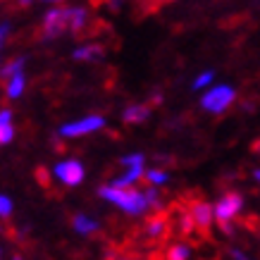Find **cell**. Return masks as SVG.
<instances>
[{
	"instance_id": "1",
	"label": "cell",
	"mask_w": 260,
	"mask_h": 260,
	"mask_svg": "<svg viewBox=\"0 0 260 260\" xmlns=\"http://www.w3.org/2000/svg\"><path fill=\"white\" fill-rule=\"evenodd\" d=\"M98 196L105 203L115 205L117 210L129 215V217H141V215H146L150 210L146 191L136 189V186H132V189H117L112 184H103V186H98Z\"/></svg>"
},
{
	"instance_id": "2",
	"label": "cell",
	"mask_w": 260,
	"mask_h": 260,
	"mask_svg": "<svg viewBox=\"0 0 260 260\" xmlns=\"http://www.w3.org/2000/svg\"><path fill=\"white\" fill-rule=\"evenodd\" d=\"M234 101H237V88L229 84H217L201 95V108L210 115H222L229 110V105H234Z\"/></svg>"
},
{
	"instance_id": "3",
	"label": "cell",
	"mask_w": 260,
	"mask_h": 260,
	"mask_svg": "<svg viewBox=\"0 0 260 260\" xmlns=\"http://www.w3.org/2000/svg\"><path fill=\"white\" fill-rule=\"evenodd\" d=\"M105 129V117L103 115H86V117H79V119H72V122H64L60 124L57 129V136L60 139H84V136H91L95 132Z\"/></svg>"
},
{
	"instance_id": "4",
	"label": "cell",
	"mask_w": 260,
	"mask_h": 260,
	"mask_svg": "<svg viewBox=\"0 0 260 260\" xmlns=\"http://www.w3.org/2000/svg\"><path fill=\"white\" fill-rule=\"evenodd\" d=\"M50 174H53L62 186L74 189V186H79L81 181L86 179V167L77 158H64V160H57L55 165L50 167Z\"/></svg>"
},
{
	"instance_id": "5",
	"label": "cell",
	"mask_w": 260,
	"mask_h": 260,
	"mask_svg": "<svg viewBox=\"0 0 260 260\" xmlns=\"http://www.w3.org/2000/svg\"><path fill=\"white\" fill-rule=\"evenodd\" d=\"M241 210H244V196L239 191H227L215 203V222L220 227H229L239 217Z\"/></svg>"
},
{
	"instance_id": "6",
	"label": "cell",
	"mask_w": 260,
	"mask_h": 260,
	"mask_svg": "<svg viewBox=\"0 0 260 260\" xmlns=\"http://www.w3.org/2000/svg\"><path fill=\"white\" fill-rule=\"evenodd\" d=\"M70 31V8H53L43 15L41 22V39L50 41Z\"/></svg>"
},
{
	"instance_id": "7",
	"label": "cell",
	"mask_w": 260,
	"mask_h": 260,
	"mask_svg": "<svg viewBox=\"0 0 260 260\" xmlns=\"http://www.w3.org/2000/svg\"><path fill=\"white\" fill-rule=\"evenodd\" d=\"M189 215L193 217V224L201 232H208L215 222V205L208 201H193L189 208Z\"/></svg>"
},
{
	"instance_id": "8",
	"label": "cell",
	"mask_w": 260,
	"mask_h": 260,
	"mask_svg": "<svg viewBox=\"0 0 260 260\" xmlns=\"http://www.w3.org/2000/svg\"><path fill=\"white\" fill-rule=\"evenodd\" d=\"M150 117V105L148 103H132L126 105L122 112V122L124 124H143Z\"/></svg>"
},
{
	"instance_id": "9",
	"label": "cell",
	"mask_w": 260,
	"mask_h": 260,
	"mask_svg": "<svg viewBox=\"0 0 260 260\" xmlns=\"http://www.w3.org/2000/svg\"><path fill=\"white\" fill-rule=\"evenodd\" d=\"M167 232H170V220H167L165 215H153V217H148L146 227H143V234L148 239H153V241L165 239Z\"/></svg>"
},
{
	"instance_id": "10",
	"label": "cell",
	"mask_w": 260,
	"mask_h": 260,
	"mask_svg": "<svg viewBox=\"0 0 260 260\" xmlns=\"http://www.w3.org/2000/svg\"><path fill=\"white\" fill-rule=\"evenodd\" d=\"M103 55H105V48L101 43H84L72 50V60H77V62H95Z\"/></svg>"
},
{
	"instance_id": "11",
	"label": "cell",
	"mask_w": 260,
	"mask_h": 260,
	"mask_svg": "<svg viewBox=\"0 0 260 260\" xmlns=\"http://www.w3.org/2000/svg\"><path fill=\"white\" fill-rule=\"evenodd\" d=\"M72 229H74L79 237H93L95 232L101 229V224H98V220H93L91 215L77 213L74 217H72Z\"/></svg>"
},
{
	"instance_id": "12",
	"label": "cell",
	"mask_w": 260,
	"mask_h": 260,
	"mask_svg": "<svg viewBox=\"0 0 260 260\" xmlns=\"http://www.w3.org/2000/svg\"><path fill=\"white\" fill-rule=\"evenodd\" d=\"M146 170L148 167H136V170H124V172L119 174V177H115V179H110L108 184H112V186H117V189H132V186H136L139 181L146 177Z\"/></svg>"
},
{
	"instance_id": "13",
	"label": "cell",
	"mask_w": 260,
	"mask_h": 260,
	"mask_svg": "<svg viewBox=\"0 0 260 260\" xmlns=\"http://www.w3.org/2000/svg\"><path fill=\"white\" fill-rule=\"evenodd\" d=\"M24 91H26V74L24 72H19V74H15V77H10L5 81V95H8V101H19L24 95Z\"/></svg>"
},
{
	"instance_id": "14",
	"label": "cell",
	"mask_w": 260,
	"mask_h": 260,
	"mask_svg": "<svg viewBox=\"0 0 260 260\" xmlns=\"http://www.w3.org/2000/svg\"><path fill=\"white\" fill-rule=\"evenodd\" d=\"M88 24H91V17H88L86 8H70V31L72 34H81L88 29Z\"/></svg>"
},
{
	"instance_id": "15",
	"label": "cell",
	"mask_w": 260,
	"mask_h": 260,
	"mask_svg": "<svg viewBox=\"0 0 260 260\" xmlns=\"http://www.w3.org/2000/svg\"><path fill=\"white\" fill-rule=\"evenodd\" d=\"M24 64H26V57L24 55H17V57H10L8 62L0 67V79L8 81L10 77H15L19 72H24Z\"/></svg>"
},
{
	"instance_id": "16",
	"label": "cell",
	"mask_w": 260,
	"mask_h": 260,
	"mask_svg": "<svg viewBox=\"0 0 260 260\" xmlns=\"http://www.w3.org/2000/svg\"><path fill=\"white\" fill-rule=\"evenodd\" d=\"M143 179L148 181V186L160 189V186H165L167 181H170V172H167V170H162V167H148Z\"/></svg>"
},
{
	"instance_id": "17",
	"label": "cell",
	"mask_w": 260,
	"mask_h": 260,
	"mask_svg": "<svg viewBox=\"0 0 260 260\" xmlns=\"http://www.w3.org/2000/svg\"><path fill=\"white\" fill-rule=\"evenodd\" d=\"M191 258V246L184 241H177L165 251V260H189Z\"/></svg>"
},
{
	"instance_id": "18",
	"label": "cell",
	"mask_w": 260,
	"mask_h": 260,
	"mask_svg": "<svg viewBox=\"0 0 260 260\" xmlns=\"http://www.w3.org/2000/svg\"><path fill=\"white\" fill-rule=\"evenodd\" d=\"M119 165L124 170H136V167H146V155L143 153H126L119 158Z\"/></svg>"
},
{
	"instance_id": "19",
	"label": "cell",
	"mask_w": 260,
	"mask_h": 260,
	"mask_svg": "<svg viewBox=\"0 0 260 260\" xmlns=\"http://www.w3.org/2000/svg\"><path fill=\"white\" fill-rule=\"evenodd\" d=\"M213 79H215V72L205 70V72H201V74H196V79L191 81V88H193V91H205V88L213 86Z\"/></svg>"
},
{
	"instance_id": "20",
	"label": "cell",
	"mask_w": 260,
	"mask_h": 260,
	"mask_svg": "<svg viewBox=\"0 0 260 260\" xmlns=\"http://www.w3.org/2000/svg\"><path fill=\"white\" fill-rule=\"evenodd\" d=\"M15 213V203L8 193H0V220H8L10 215Z\"/></svg>"
},
{
	"instance_id": "21",
	"label": "cell",
	"mask_w": 260,
	"mask_h": 260,
	"mask_svg": "<svg viewBox=\"0 0 260 260\" xmlns=\"http://www.w3.org/2000/svg\"><path fill=\"white\" fill-rule=\"evenodd\" d=\"M146 198H148V203H150V210H162V198H160L158 189L148 186V189H146Z\"/></svg>"
},
{
	"instance_id": "22",
	"label": "cell",
	"mask_w": 260,
	"mask_h": 260,
	"mask_svg": "<svg viewBox=\"0 0 260 260\" xmlns=\"http://www.w3.org/2000/svg\"><path fill=\"white\" fill-rule=\"evenodd\" d=\"M196 229V224H193V217H191L189 213H181L179 215V232L181 234H191Z\"/></svg>"
},
{
	"instance_id": "23",
	"label": "cell",
	"mask_w": 260,
	"mask_h": 260,
	"mask_svg": "<svg viewBox=\"0 0 260 260\" xmlns=\"http://www.w3.org/2000/svg\"><path fill=\"white\" fill-rule=\"evenodd\" d=\"M15 136H17L15 124H12V126H3V129H0V146H8V143H12V141H15Z\"/></svg>"
},
{
	"instance_id": "24",
	"label": "cell",
	"mask_w": 260,
	"mask_h": 260,
	"mask_svg": "<svg viewBox=\"0 0 260 260\" xmlns=\"http://www.w3.org/2000/svg\"><path fill=\"white\" fill-rule=\"evenodd\" d=\"M12 119H15V115H12L10 108H0V129H3V126H12L15 124Z\"/></svg>"
},
{
	"instance_id": "25",
	"label": "cell",
	"mask_w": 260,
	"mask_h": 260,
	"mask_svg": "<svg viewBox=\"0 0 260 260\" xmlns=\"http://www.w3.org/2000/svg\"><path fill=\"white\" fill-rule=\"evenodd\" d=\"M10 31H12V24H10V22H0V50H3V48H5V43H8Z\"/></svg>"
},
{
	"instance_id": "26",
	"label": "cell",
	"mask_w": 260,
	"mask_h": 260,
	"mask_svg": "<svg viewBox=\"0 0 260 260\" xmlns=\"http://www.w3.org/2000/svg\"><path fill=\"white\" fill-rule=\"evenodd\" d=\"M229 255H232V260H251L244 251H239V248H232V251H229Z\"/></svg>"
},
{
	"instance_id": "27",
	"label": "cell",
	"mask_w": 260,
	"mask_h": 260,
	"mask_svg": "<svg viewBox=\"0 0 260 260\" xmlns=\"http://www.w3.org/2000/svg\"><path fill=\"white\" fill-rule=\"evenodd\" d=\"M31 3H34V0H17V5H19V8H29Z\"/></svg>"
},
{
	"instance_id": "28",
	"label": "cell",
	"mask_w": 260,
	"mask_h": 260,
	"mask_svg": "<svg viewBox=\"0 0 260 260\" xmlns=\"http://www.w3.org/2000/svg\"><path fill=\"white\" fill-rule=\"evenodd\" d=\"M253 179H255V181L260 184V170H253Z\"/></svg>"
},
{
	"instance_id": "29",
	"label": "cell",
	"mask_w": 260,
	"mask_h": 260,
	"mask_svg": "<svg viewBox=\"0 0 260 260\" xmlns=\"http://www.w3.org/2000/svg\"><path fill=\"white\" fill-rule=\"evenodd\" d=\"M43 3H53L55 5V3H62V0H43Z\"/></svg>"
},
{
	"instance_id": "30",
	"label": "cell",
	"mask_w": 260,
	"mask_h": 260,
	"mask_svg": "<svg viewBox=\"0 0 260 260\" xmlns=\"http://www.w3.org/2000/svg\"><path fill=\"white\" fill-rule=\"evenodd\" d=\"M255 150H260V139H258V141H255Z\"/></svg>"
},
{
	"instance_id": "31",
	"label": "cell",
	"mask_w": 260,
	"mask_h": 260,
	"mask_svg": "<svg viewBox=\"0 0 260 260\" xmlns=\"http://www.w3.org/2000/svg\"><path fill=\"white\" fill-rule=\"evenodd\" d=\"M132 260H139V258H132Z\"/></svg>"
},
{
	"instance_id": "32",
	"label": "cell",
	"mask_w": 260,
	"mask_h": 260,
	"mask_svg": "<svg viewBox=\"0 0 260 260\" xmlns=\"http://www.w3.org/2000/svg\"><path fill=\"white\" fill-rule=\"evenodd\" d=\"M0 67H3V62H0Z\"/></svg>"
},
{
	"instance_id": "33",
	"label": "cell",
	"mask_w": 260,
	"mask_h": 260,
	"mask_svg": "<svg viewBox=\"0 0 260 260\" xmlns=\"http://www.w3.org/2000/svg\"><path fill=\"white\" fill-rule=\"evenodd\" d=\"M0 251H3V248H0Z\"/></svg>"
}]
</instances>
